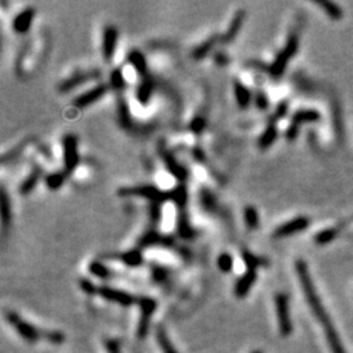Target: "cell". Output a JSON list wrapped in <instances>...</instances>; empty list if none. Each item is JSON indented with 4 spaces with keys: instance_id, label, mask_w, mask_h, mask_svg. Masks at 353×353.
<instances>
[{
    "instance_id": "36",
    "label": "cell",
    "mask_w": 353,
    "mask_h": 353,
    "mask_svg": "<svg viewBox=\"0 0 353 353\" xmlns=\"http://www.w3.org/2000/svg\"><path fill=\"white\" fill-rule=\"evenodd\" d=\"M152 279L156 284H163L166 283L169 279V271L162 266L158 264H153L152 266Z\"/></svg>"
},
{
    "instance_id": "27",
    "label": "cell",
    "mask_w": 353,
    "mask_h": 353,
    "mask_svg": "<svg viewBox=\"0 0 353 353\" xmlns=\"http://www.w3.org/2000/svg\"><path fill=\"white\" fill-rule=\"evenodd\" d=\"M217 42V36H212L211 38H208L207 41H204L203 44L199 45V46L194 50L193 53V57L194 59L200 60V59H204V58L210 54V51L212 50L215 47V45H216Z\"/></svg>"
},
{
    "instance_id": "48",
    "label": "cell",
    "mask_w": 353,
    "mask_h": 353,
    "mask_svg": "<svg viewBox=\"0 0 353 353\" xmlns=\"http://www.w3.org/2000/svg\"><path fill=\"white\" fill-rule=\"evenodd\" d=\"M160 206L161 204H157V203H152V206H150V217H152V220L154 221V223H158L161 219V210H160Z\"/></svg>"
},
{
    "instance_id": "34",
    "label": "cell",
    "mask_w": 353,
    "mask_h": 353,
    "mask_svg": "<svg viewBox=\"0 0 353 353\" xmlns=\"http://www.w3.org/2000/svg\"><path fill=\"white\" fill-rule=\"evenodd\" d=\"M200 203H202V206H203V208L206 211H208V212H214L215 210H216V198H215V195L211 191L208 190H202L200 191Z\"/></svg>"
},
{
    "instance_id": "25",
    "label": "cell",
    "mask_w": 353,
    "mask_h": 353,
    "mask_svg": "<svg viewBox=\"0 0 353 353\" xmlns=\"http://www.w3.org/2000/svg\"><path fill=\"white\" fill-rule=\"evenodd\" d=\"M156 339L158 341V344H160L161 350L163 353H178V350L174 348L171 340L169 339L166 331H165V328L162 326H158L156 328Z\"/></svg>"
},
{
    "instance_id": "40",
    "label": "cell",
    "mask_w": 353,
    "mask_h": 353,
    "mask_svg": "<svg viewBox=\"0 0 353 353\" xmlns=\"http://www.w3.org/2000/svg\"><path fill=\"white\" fill-rule=\"evenodd\" d=\"M242 257H243V260H245V263H246L247 266V270H257V267L266 264L263 260L260 259V258L255 257L254 254L249 253V251H243Z\"/></svg>"
},
{
    "instance_id": "10",
    "label": "cell",
    "mask_w": 353,
    "mask_h": 353,
    "mask_svg": "<svg viewBox=\"0 0 353 353\" xmlns=\"http://www.w3.org/2000/svg\"><path fill=\"white\" fill-rule=\"evenodd\" d=\"M118 42V29L115 27L107 25L103 30L102 37V55L106 60H111L114 57Z\"/></svg>"
},
{
    "instance_id": "33",
    "label": "cell",
    "mask_w": 353,
    "mask_h": 353,
    "mask_svg": "<svg viewBox=\"0 0 353 353\" xmlns=\"http://www.w3.org/2000/svg\"><path fill=\"white\" fill-rule=\"evenodd\" d=\"M122 262L128 267H139L143 264V255L139 250H130L122 255Z\"/></svg>"
},
{
    "instance_id": "51",
    "label": "cell",
    "mask_w": 353,
    "mask_h": 353,
    "mask_svg": "<svg viewBox=\"0 0 353 353\" xmlns=\"http://www.w3.org/2000/svg\"><path fill=\"white\" fill-rule=\"evenodd\" d=\"M194 156H195V160H198V161H204V153H203V150L199 149V148H197V149H194Z\"/></svg>"
},
{
    "instance_id": "11",
    "label": "cell",
    "mask_w": 353,
    "mask_h": 353,
    "mask_svg": "<svg viewBox=\"0 0 353 353\" xmlns=\"http://www.w3.org/2000/svg\"><path fill=\"white\" fill-rule=\"evenodd\" d=\"M100 77V71H88V72H80L74 76H71L70 79H67L66 81L60 84L59 90L60 92H70L74 88H77L81 84L87 83V81L94 80Z\"/></svg>"
},
{
    "instance_id": "41",
    "label": "cell",
    "mask_w": 353,
    "mask_h": 353,
    "mask_svg": "<svg viewBox=\"0 0 353 353\" xmlns=\"http://www.w3.org/2000/svg\"><path fill=\"white\" fill-rule=\"evenodd\" d=\"M42 337L54 344H62L66 340L63 332L55 330H44L42 331Z\"/></svg>"
},
{
    "instance_id": "19",
    "label": "cell",
    "mask_w": 353,
    "mask_h": 353,
    "mask_svg": "<svg viewBox=\"0 0 353 353\" xmlns=\"http://www.w3.org/2000/svg\"><path fill=\"white\" fill-rule=\"evenodd\" d=\"M118 114H119V120L122 127L126 128V130H132L133 120L132 117H131L130 107H128L127 101L124 98H122V97L118 100Z\"/></svg>"
},
{
    "instance_id": "15",
    "label": "cell",
    "mask_w": 353,
    "mask_h": 353,
    "mask_svg": "<svg viewBox=\"0 0 353 353\" xmlns=\"http://www.w3.org/2000/svg\"><path fill=\"white\" fill-rule=\"evenodd\" d=\"M319 322L322 323V326H323L324 331H326L327 341H328V344H330L332 353H345L343 345H341V341H340L339 336H337L336 331H335V328H333L328 315L323 316L322 319H319Z\"/></svg>"
},
{
    "instance_id": "3",
    "label": "cell",
    "mask_w": 353,
    "mask_h": 353,
    "mask_svg": "<svg viewBox=\"0 0 353 353\" xmlns=\"http://www.w3.org/2000/svg\"><path fill=\"white\" fill-rule=\"evenodd\" d=\"M297 49H298V38H297L296 34H292L285 47H284V50L275 58L272 66H271L270 75L273 79H280L283 76L288 62H289L290 58H293L296 55Z\"/></svg>"
},
{
    "instance_id": "21",
    "label": "cell",
    "mask_w": 353,
    "mask_h": 353,
    "mask_svg": "<svg viewBox=\"0 0 353 353\" xmlns=\"http://www.w3.org/2000/svg\"><path fill=\"white\" fill-rule=\"evenodd\" d=\"M128 62H130L131 66L136 70V72L141 76H145L148 72V66H147V60H145V57L143 54L140 53L137 50H132L130 54H128Z\"/></svg>"
},
{
    "instance_id": "2",
    "label": "cell",
    "mask_w": 353,
    "mask_h": 353,
    "mask_svg": "<svg viewBox=\"0 0 353 353\" xmlns=\"http://www.w3.org/2000/svg\"><path fill=\"white\" fill-rule=\"evenodd\" d=\"M119 197H130V195H137L149 199L152 203L161 204L166 200H170V191H161L157 187L150 186V185H144V186L137 187H122L118 190Z\"/></svg>"
},
{
    "instance_id": "37",
    "label": "cell",
    "mask_w": 353,
    "mask_h": 353,
    "mask_svg": "<svg viewBox=\"0 0 353 353\" xmlns=\"http://www.w3.org/2000/svg\"><path fill=\"white\" fill-rule=\"evenodd\" d=\"M245 221H246L247 227L251 229H255L259 225V215L253 206H247L245 208Z\"/></svg>"
},
{
    "instance_id": "16",
    "label": "cell",
    "mask_w": 353,
    "mask_h": 353,
    "mask_svg": "<svg viewBox=\"0 0 353 353\" xmlns=\"http://www.w3.org/2000/svg\"><path fill=\"white\" fill-rule=\"evenodd\" d=\"M34 15L36 11L34 8H27L25 11H23L21 14H19L16 16V19L14 20V30L17 34H25L29 32L32 23H33Z\"/></svg>"
},
{
    "instance_id": "1",
    "label": "cell",
    "mask_w": 353,
    "mask_h": 353,
    "mask_svg": "<svg viewBox=\"0 0 353 353\" xmlns=\"http://www.w3.org/2000/svg\"><path fill=\"white\" fill-rule=\"evenodd\" d=\"M296 270H297V275H298V279H300L301 287L303 289V293H305V297H306L307 303L309 306L313 310L314 315L318 318V319H322L323 316L327 315L326 310L322 306L320 303L319 297L316 294V290L314 288V284L311 281V277L309 275V271H307V266L303 260H298L296 263Z\"/></svg>"
},
{
    "instance_id": "6",
    "label": "cell",
    "mask_w": 353,
    "mask_h": 353,
    "mask_svg": "<svg viewBox=\"0 0 353 353\" xmlns=\"http://www.w3.org/2000/svg\"><path fill=\"white\" fill-rule=\"evenodd\" d=\"M275 305H276L277 320H279L280 333L283 336H288L292 332V320L289 316V302L288 297L284 293H279L275 297Z\"/></svg>"
},
{
    "instance_id": "35",
    "label": "cell",
    "mask_w": 353,
    "mask_h": 353,
    "mask_svg": "<svg viewBox=\"0 0 353 353\" xmlns=\"http://www.w3.org/2000/svg\"><path fill=\"white\" fill-rule=\"evenodd\" d=\"M66 182V174L63 173H53L50 175H47L46 185L50 190H59L60 187L63 186Z\"/></svg>"
},
{
    "instance_id": "12",
    "label": "cell",
    "mask_w": 353,
    "mask_h": 353,
    "mask_svg": "<svg viewBox=\"0 0 353 353\" xmlns=\"http://www.w3.org/2000/svg\"><path fill=\"white\" fill-rule=\"evenodd\" d=\"M139 245L141 247H150V246H162V247H173L174 240L169 236H162L157 233L156 230H149L144 234L140 240Z\"/></svg>"
},
{
    "instance_id": "31",
    "label": "cell",
    "mask_w": 353,
    "mask_h": 353,
    "mask_svg": "<svg viewBox=\"0 0 353 353\" xmlns=\"http://www.w3.org/2000/svg\"><path fill=\"white\" fill-rule=\"evenodd\" d=\"M319 113L315 110H300L294 113L292 122L294 124H300L305 123V122H316V120H319Z\"/></svg>"
},
{
    "instance_id": "7",
    "label": "cell",
    "mask_w": 353,
    "mask_h": 353,
    "mask_svg": "<svg viewBox=\"0 0 353 353\" xmlns=\"http://www.w3.org/2000/svg\"><path fill=\"white\" fill-rule=\"evenodd\" d=\"M63 160L67 173H71L79 165L80 157L77 149V139L75 135H67L63 139Z\"/></svg>"
},
{
    "instance_id": "30",
    "label": "cell",
    "mask_w": 353,
    "mask_h": 353,
    "mask_svg": "<svg viewBox=\"0 0 353 353\" xmlns=\"http://www.w3.org/2000/svg\"><path fill=\"white\" fill-rule=\"evenodd\" d=\"M89 272L92 273L93 276L102 280H107L113 276V272H111L105 264L98 262V260H94V262H92V263L89 264Z\"/></svg>"
},
{
    "instance_id": "29",
    "label": "cell",
    "mask_w": 353,
    "mask_h": 353,
    "mask_svg": "<svg viewBox=\"0 0 353 353\" xmlns=\"http://www.w3.org/2000/svg\"><path fill=\"white\" fill-rule=\"evenodd\" d=\"M170 200L174 202L180 208H184L187 204V200H189V193H187L186 187L184 185H181V186L175 187L174 190L170 191Z\"/></svg>"
},
{
    "instance_id": "39",
    "label": "cell",
    "mask_w": 353,
    "mask_h": 353,
    "mask_svg": "<svg viewBox=\"0 0 353 353\" xmlns=\"http://www.w3.org/2000/svg\"><path fill=\"white\" fill-rule=\"evenodd\" d=\"M233 257L228 253H223L220 257L217 258V267L223 271L224 273H228L233 268Z\"/></svg>"
},
{
    "instance_id": "50",
    "label": "cell",
    "mask_w": 353,
    "mask_h": 353,
    "mask_svg": "<svg viewBox=\"0 0 353 353\" xmlns=\"http://www.w3.org/2000/svg\"><path fill=\"white\" fill-rule=\"evenodd\" d=\"M215 60H216V63L219 64V66H227L228 62H229V59H228V57L225 54H217Z\"/></svg>"
},
{
    "instance_id": "13",
    "label": "cell",
    "mask_w": 353,
    "mask_h": 353,
    "mask_svg": "<svg viewBox=\"0 0 353 353\" xmlns=\"http://www.w3.org/2000/svg\"><path fill=\"white\" fill-rule=\"evenodd\" d=\"M107 92V87L106 85H98V87L93 88V89H89L85 93L80 94L79 97H76L74 100V105L79 109H84V107L89 106L93 102L98 101L100 98H102Z\"/></svg>"
},
{
    "instance_id": "45",
    "label": "cell",
    "mask_w": 353,
    "mask_h": 353,
    "mask_svg": "<svg viewBox=\"0 0 353 353\" xmlns=\"http://www.w3.org/2000/svg\"><path fill=\"white\" fill-rule=\"evenodd\" d=\"M255 105L259 110H267L268 109V98H267L266 94L263 92H259V93L255 96Z\"/></svg>"
},
{
    "instance_id": "9",
    "label": "cell",
    "mask_w": 353,
    "mask_h": 353,
    "mask_svg": "<svg viewBox=\"0 0 353 353\" xmlns=\"http://www.w3.org/2000/svg\"><path fill=\"white\" fill-rule=\"evenodd\" d=\"M310 220L307 217H296L293 220L288 221V223L283 224L281 227L277 228L273 233V237L275 238H281V237H287V236H292V234L300 233L302 230L306 229L309 227Z\"/></svg>"
},
{
    "instance_id": "38",
    "label": "cell",
    "mask_w": 353,
    "mask_h": 353,
    "mask_svg": "<svg viewBox=\"0 0 353 353\" xmlns=\"http://www.w3.org/2000/svg\"><path fill=\"white\" fill-rule=\"evenodd\" d=\"M110 84L111 87L115 90H122L124 87H126V80H124V76L122 74V70L120 68H115L113 70L110 75Z\"/></svg>"
},
{
    "instance_id": "42",
    "label": "cell",
    "mask_w": 353,
    "mask_h": 353,
    "mask_svg": "<svg viewBox=\"0 0 353 353\" xmlns=\"http://www.w3.org/2000/svg\"><path fill=\"white\" fill-rule=\"evenodd\" d=\"M336 229L322 230V232H319V233L315 236V242L319 243V245H326V243L331 242V241L336 237Z\"/></svg>"
},
{
    "instance_id": "20",
    "label": "cell",
    "mask_w": 353,
    "mask_h": 353,
    "mask_svg": "<svg viewBox=\"0 0 353 353\" xmlns=\"http://www.w3.org/2000/svg\"><path fill=\"white\" fill-rule=\"evenodd\" d=\"M234 94H236V100L238 106L241 109H247L251 102V92L247 89L242 83L236 81L234 83Z\"/></svg>"
},
{
    "instance_id": "4",
    "label": "cell",
    "mask_w": 353,
    "mask_h": 353,
    "mask_svg": "<svg viewBox=\"0 0 353 353\" xmlns=\"http://www.w3.org/2000/svg\"><path fill=\"white\" fill-rule=\"evenodd\" d=\"M137 303L140 307V319L136 328V336L139 340H144L148 336L150 327V320L154 310L157 309V302L150 297H140L137 298Z\"/></svg>"
},
{
    "instance_id": "46",
    "label": "cell",
    "mask_w": 353,
    "mask_h": 353,
    "mask_svg": "<svg viewBox=\"0 0 353 353\" xmlns=\"http://www.w3.org/2000/svg\"><path fill=\"white\" fill-rule=\"evenodd\" d=\"M105 346L107 353H120V343L117 339H106Z\"/></svg>"
},
{
    "instance_id": "17",
    "label": "cell",
    "mask_w": 353,
    "mask_h": 353,
    "mask_svg": "<svg viewBox=\"0 0 353 353\" xmlns=\"http://www.w3.org/2000/svg\"><path fill=\"white\" fill-rule=\"evenodd\" d=\"M162 160L163 162H165V166H166V169L169 170L170 173L173 174L174 176H175L176 180L180 181H185L187 178V175H189V171H187L186 169H185L182 165H181L178 161L174 158V156L170 152H162Z\"/></svg>"
},
{
    "instance_id": "22",
    "label": "cell",
    "mask_w": 353,
    "mask_h": 353,
    "mask_svg": "<svg viewBox=\"0 0 353 353\" xmlns=\"http://www.w3.org/2000/svg\"><path fill=\"white\" fill-rule=\"evenodd\" d=\"M153 89H154L153 83H152L149 79L145 77V79L143 80V83L140 84L136 89L137 101H139L141 105H147V103L149 102L152 94H153Z\"/></svg>"
},
{
    "instance_id": "5",
    "label": "cell",
    "mask_w": 353,
    "mask_h": 353,
    "mask_svg": "<svg viewBox=\"0 0 353 353\" xmlns=\"http://www.w3.org/2000/svg\"><path fill=\"white\" fill-rule=\"evenodd\" d=\"M6 318L10 322V324L14 326L17 333L23 337L28 343H37L38 340L42 337V331H40L37 327H34L33 324H30L29 322L24 320L20 315L15 311H7Z\"/></svg>"
},
{
    "instance_id": "52",
    "label": "cell",
    "mask_w": 353,
    "mask_h": 353,
    "mask_svg": "<svg viewBox=\"0 0 353 353\" xmlns=\"http://www.w3.org/2000/svg\"><path fill=\"white\" fill-rule=\"evenodd\" d=\"M253 353H263V352H260V350H254Z\"/></svg>"
},
{
    "instance_id": "47",
    "label": "cell",
    "mask_w": 353,
    "mask_h": 353,
    "mask_svg": "<svg viewBox=\"0 0 353 353\" xmlns=\"http://www.w3.org/2000/svg\"><path fill=\"white\" fill-rule=\"evenodd\" d=\"M287 111H288V102H287V101H284V102H280L279 105H277L276 110H275V114H273V120L283 118L284 115L287 114Z\"/></svg>"
},
{
    "instance_id": "23",
    "label": "cell",
    "mask_w": 353,
    "mask_h": 353,
    "mask_svg": "<svg viewBox=\"0 0 353 353\" xmlns=\"http://www.w3.org/2000/svg\"><path fill=\"white\" fill-rule=\"evenodd\" d=\"M276 137H277V127L273 122H271V123L267 126L266 130H264V132L262 133L259 137L258 144H259L260 149H267V148L270 147L271 144H273V141L276 140Z\"/></svg>"
},
{
    "instance_id": "8",
    "label": "cell",
    "mask_w": 353,
    "mask_h": 353,
    "mask_svg": "<svg viewBox=\"0 0 353 353\" xmlns=\"http://www.w3.org/2000/svg\"><path fill=\"white\" fill-rule=\"evenodd\" d=\"M97 294L101 296L102 298L107 301H111V302H117L122 306H131L135 302H137V298L130 294L128 292H124V290L120 289H115V288H110V287H98V290H97Z\"/></svg>"
},
{
    "instance_id": "14",
    "label": "cell",
    "mask_w": 353,
    "mask_h": 353,
    "mask_svg": "<svg viewBox=\"0 0 353 353\" xmlns=\"http://www.w3.org/2000/svg\"><path fill=\"white\" fill-rule=\"evenodd\" d=\"M257 280V272L255 270H247L246 272L243 273L242 276L238 279L236 287H234V293H236L237 298H243L246 297L250 292V289L253 288L254 283Z\"/></svg>"
},
{
    "instance_id": "32",
    "label": "cell",
    "mask_w": 353,
    "mask_h": 353,
    "mask_svg": "<svg viewBox=\"0 0 353 353\" xmlns=\"http://www.w3.org/2000/svg\"><path fill=\"white\" fill-rule=\"evenodd\" d=\"M0 208H2V221H3V225L7 227L11 221V206L4 187H2V194H0Z\"/></svg>"
},
{
    "instance_id": "44",
    "label": "cell",
    "mask_w": 353,
    "mask_h": 353,
    "mask_svg": "<svg viewBox=\"0 0 353 353\" xmlns=\"http://www.w3.org/2000/svg\"><path fill=\"white\" fill-rule=\"evenodd\" d=\"M80 288L89 296H96L98 287H96L92 281H89L88 279H81L80 280Z\"/></svg>"
},
{
    "instance_id": "43",
    "label": "cell",
    "mask_w": 353,
    "mask_h": 353,
    "mask_svg": "<svg viewBox=\"0 0 353 353\" xmlns=\"http://www.w3.org/2000/svg\"><path fill=\"white\" fill-rule=\"evenodd\" d=\"M206 126H207L206 119H204L203 117H197L191 120L190 130L195 133H200V132H203Z\"/></svg>"
},
{
    "instance_id": "24",
    "label": "cell",
    "mask_w": 353,
    "mask_h": 353,
    "mask_svg": "<svg viewBox=\"0 0 353 353\" xmlns=\"http://www.w3.org/2000/svg\"><path fill=\"white\" fill-rule=\"evenodd\" d=\"M40 178H41V170L34 169L33 171H32V173H30L25 180H24L23 184L20 185L19 191H20L21 195H28V194L32 193V191L34 190V187L37 186Z\"/></svg>"
},
{
    "instance_id": "49",
    "label": "cell",
    "mask_w": 353,
    "mask_h": 353,
    "mask_svg": "<svg viewBox=\"0 0 353 353\" xmlns=\"http://www.w3.org/2000/svg\"><path fill=\"white\" fill-rule=\"evenodd\" d=\"M297 133H298V124L292 123V126L287 131V139L292 141V140H294L297 137Z\"/></svg>"
},
{
    "instance_id": "26",
    "label": "cell",
    "mask_w": 353,
    "mask_h": 353,
    "mask_svg": "<svg viewBox=\"0 0 353 353\" xmlns=\"http://www.w3.org/2000/svg\"><path fill=\"white\" fill-rule=\"evenodd\" d=\"M178 234L185 240H193L197 237V230L191 227L184 214L180 215V220H178Z\"/></svg>"
},
{
    "instance_id": "28",
    "label": "cell",
    "mask_w": 353,
    "mask_h": 353,
    "mask_svg": "<svg viewBox=\"0 0 353 353\" xmlns=\"http://www.w3.org/2000/svg\"><path fill=\"white\" fill-rule=\"evenodd\" d=\"M315 3L318 4L319 7L323 8L324 12H326L331 19H333V20H339V19L343 17V11H341V8H340L336 3L328 2V0H316Z\"/></svg>"
},
{
    "instance_id": "18",
    "label": "cell",
    "mask_w": 353,
    "mask_h": 353,
    "mask_svg": "<svg viewBox=\"0 0 353 353\" xmlns=\"http://www.w3.org/2000/svg\"><path fill=\"white\" fill-rule=\"evenodd\" d=\"M243 21H245V11L240 10L236 15H234L233 20H232V23H230L227 34L224 36L223 38L224 44H229L230 41H233L234 38L237 37V34H238V32L241 30V28H242Z\"/></svg>"
}]
</instances>
